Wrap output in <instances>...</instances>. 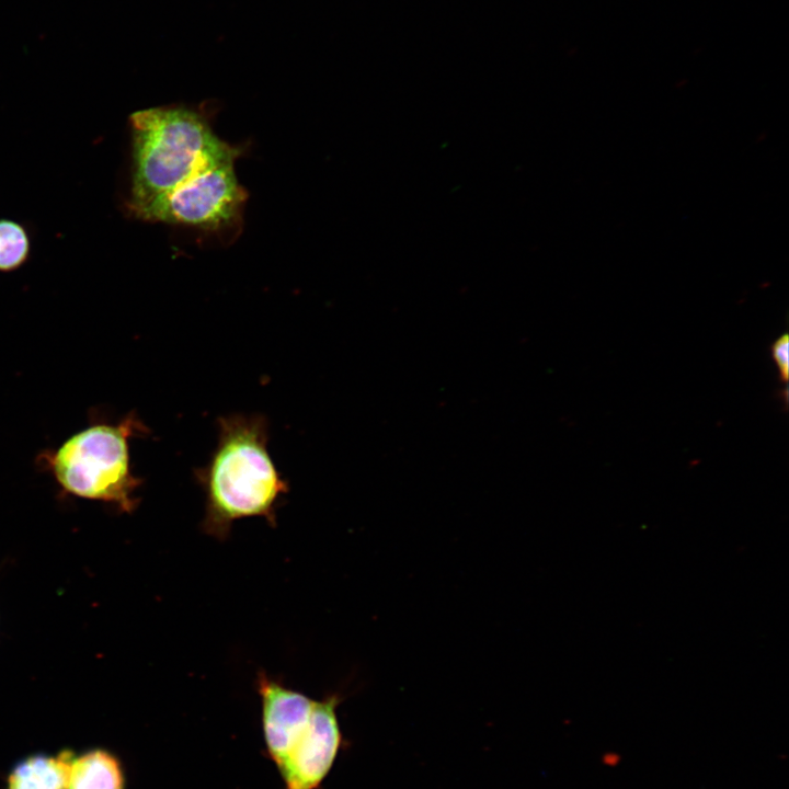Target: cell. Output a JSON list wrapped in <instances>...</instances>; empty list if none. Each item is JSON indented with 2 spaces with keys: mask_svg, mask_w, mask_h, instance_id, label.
I'll return each mask as SVG.
<instances>
[{
  "mask_svg": "<svg viewBox=\"0 0 789 789\" xmlns=\"http://www.w3.org/2000/svg\"><path fill=\"white\" fill-rule=\"evenodd\" d=\"M136 413L118 423H95L44 453V464L66 492L133 512L141 479L132 471L129 441L148 435Z\"/></svg>",
  "mask_w": 789,
  "mask_h": 789,
  "instance_id": "3957f363",
  "label": "cell"
},
{
  "mask_svg": "<svg viewBox=\"0 0 789 789\" xmlns=\"http://www.w3.org/2000/svg\"><path fill=\"white\" fill-rule=\"evenodd\" d=\"M238 156L239 150L211 162L155 203L140 220L184 225L217 233L235 230L247 201V192L235 171Z\"/></svg>",
  "mask_w": 789,
  "mask_h": 789,
  "instance_id": "277c9868",
  "label": "cell"
},
{
  "mask_svg": "<svg viewBox=\"0 0 789 789\" xmlns=\"http://www.w3.org/2000/svg\"><path fill=\"white\" fill-rule=\"evenodd\" d=\"M770 353L777 366L780 379L786 382L789 375V338L787 333L778 336L773 342Z\"/></svg>",
  "mask_w": 789,
  "mask_h": 789,
  "instance_id": "30bf717a",
  "label": "cell"
},
{
  "mask_svg": "<svg viewBox=\"0 0 789 789\" xmlns=\"http://www.w3.org/2000/svg\"><path fill=\"white\" fill-rule=\"evenodd\" d=\"M217 424L216 448L208 464L194 471L205 493L204 531L225 539L235 521L251 516L275 525L276 504L288 483L268 454L266 418L233 413Z\"/></svg>",
  "mask_w": 789,
  "mask_h": 789,
  "instance_id": "6da1fadb",
  "label": "cell"
},
{
  "mask_svg": "<svg viewBox=\"0 0 789 789\" xmlns=\"http://www.w3.org/2000/svg\"><path fill=\"white\" fill-rule=\"evenodd\" d=\"M73 754L31 755L19 762L8 777L7 789H67L68 768Z\"/></svg>",
  "mask_w": 789,
  "mask_h": 789,
  "instance_id": "ba28073f",
  "label": "cell"
},
{
  "mask_svg": "<svg viewBox=\"0 0 789 789\" xmlns=\"http://www.w3.org/2000/svg\"><path fill=\"white\" fill-rule=\"evenodd\" d=\"M256 685L261 697L266 750L277 765L305 730L315 700L284 686L264 672L258 674Z\"/></svg>",
  "mask_w": 789,
  "mask_h": 789,
  "instance_id": "8992f818",
  "label": "cell"
},
{
  "mask_svg": "<svg viewBox=\"0 0 789 789\" xmlns=\"http://www.w3.org/2000/svg\"><path fill=\"white\" fill-rule=\"evenodd\" d=\"M132 164L127 211L136 219L211 162L238 149L221 140L202 113L150 107L129 116Z\"/></svg>",
  "mask_w": 789,
  "mask_h": 789,
  "instance_id": "7a4b0ae2",
  "label": "cell"
},
{
  "mask_svg": "<svg viewBox=\"0 0 789 789\" xmlns=\"http://www.w3.org/2000/svg\"><path fill=\"white\" fill-rule=\"evenodd\" d=\"M31 240L23 225L0 219V272H12L21 267L28 259Z\"/></svg>",
  "mask_w": 789,
  "mask_h": 789,
  "instance_id": "9c48e42d",
  "label": "cell"
},
{
  "mask_svg": "<svg viewBox=\"0 0 789 789\" xmlns=\"http://www.w3.org/2000/svg\"><path fill=\"white\" fill-rule=\"evenodd\" d=\"M338 694L315 700L309 721L276 765L286 789H317L330 771L342 743Z\"/></svg>",
  "mask_w": 789,
  "mask_h": 789,
  "instance_id": "5b68a950",
  "label": "cell"
},
{
  "mask_svg": "<svg viewBox=\"0 0 789 789\" xmlns=\"http://www.w3.org/2000/svg\"><path fill=\"white\" fill-rule=\"evenodd\" d=\"M67 789H125V775L118 758L101 748L72 755Z\"/></svg>",
  "mask_w": 789,
  "mask_h": 789,
  "instance_id": "52a82bcc",
  "label": "cell"
}]
</instances>
